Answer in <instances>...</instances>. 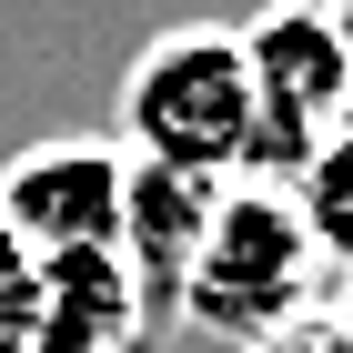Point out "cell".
Segmentation results:
<instances>
[{
  "instance_id": "6",
  "label": "cell",
  "mask_w": 353,
  "mask_h": 353,
  "mask_svg": "<svg viewBox=\"0 0 353 353\" xmlns=\"http://www.w3.org/2000/svg\"><path fill=\"white\" fill-rule=\"evenodd\" d=\"M212 192H222V182L152 172V162H132V192H121V263H132L141 293L172 313V333H182V272H192L202 222H212Z\"/></svg>"
},
{
  "instance_id": "1",
  "label": "cell",
  "mask_w": 353,
  "mask_h": 353,
  "mask_svg": "<svg viewBox=\"0 0 353 353\" xmlns=\"http://www.w3.org/2000/svg\"><path fill=\"white\" fill-rule=\"evenodd\" d=\"M111 141L152 172L192 182H243L252 172V71L232 21H172L121 61L111 91Z\"/></svg>"
},
{
  "instance_id": "8",
  "label": "cell",
  "mask_w": 353,
  "mask_h": 353,
  "mask_svg": "<svg viewBox=\"0 0 353 353\" xmlns=\"http://www.w3.org/2000/svg\"><path fill=\"white\" fill-rule=\"evenodd\" d=\"M30 323H41V263L0 222V353H30Z\"/></svg>"
},
{
  "instance_id": "10",
  "label": "cell",
  "mask_w": 353,
  "mask_h": 353,
  "mask_svg": "<svg viewBox=\"0 0 353 353\" xmlns=\"http://www.w3.org/2000/svg\"><path fill=\"white\" fill-rule=\"evenodd\" d=\"M323 10H333V30H343V51H353V0H323Z\"/></svg>"
},
{
  "instance_id": "4",
  "label": "cell",
  "mask_w": 353,
  "mask_h": 353,
  "mask_svg": "<svg viewBox=\"0 0 353 353\" xmlns=\"http://www.w3.org/2000/svg\"><path fill=\"white\" fill-rule=\"evenodd\" d=\"M121 192H132V152H121L111 132L30 141V152L0 162V222L30 243V263L111 252L121 243Z\"/></svg>"
},
{
  "instance_id": "9",
  "label": "cell",
  "mask_w": 353,
  "mask_h": 353,
  "mask_svg": "<svg viewBox=\"0 0 353 353\" xmlns=\"http://www.w3.org/2000/svg\"><path fill=\"white\" fill-rule=\"evenodd\" d=\"M243 353H353V343H343V323H333V303H323V313H303V323L263 333V343H243Z\"/></svg>"
},
{
  "instance_id": "11",
  "label": "cell",
  "mask_w": 353,
  "mask_h": 353,
  "mask_svg": "<svg viewBox=\"0 0 353 353\" xmlns=\"http://www.w3.org/2000/svg\"><path fill=\"white\" fill-rule=\"evenodd\" d=\"M333 323H343V343H353V283H343V293H333Z\"/></svg>"
},
{
  "instance_id": "3",
  "label": "cell",
  "mask_w": 353,
  "mask_h": 353,
  "mask_svg": "<svg viewBox=\"0 0 353 353\" xmlns=\"http://www.w3.org/2000/svg\"><path fill=\"white\" fill-rule=\"evenodd\" d=\"M232 30H243V71H252V172L243 182H293L323 152V132L353 111V51L323 0H263Z\"/></svg>"
},
{
  "instance_id": "5",
  "label": "cell",
  "mask_w": 353,
  "mask_h": 353,
  "mask_svg": "<svg viewBox=\"0 0 353 353\" xmlns=\"http://www.w3.org/2000/svg\"><path fill=\"white\" fill-rule=\"evenodd\" d=\"M172 313L141 293V272L111 252H61L41 263V323H30V353H162Z\"/></svg>"
},
{
  "instance_id": "2",
  "label": "cell",
  "mask_w": 353,
  "mask_h": 353,
  "mask_svg": "<svg viewBox=\"0 0 353 353\" xmlns=\"http://www.w3.org/2000/svg\"><path fill=\"white\" fill-rule=\"evenodd\" d=\"M333 303V272L303 232L293 192L283 182H222L212 192V222L192 243V272H182V323L212 333L222 353L263 343V333L303 323Z\"/></svg>"
},
{
  "instance_id": "7",
  "label": "cell",
  "mask_w": 353,
  "mask_h": 353,
  "mask_svg": "<svg viewBox=\"0 0 353 353\" xmlns=\"http://www.w3.org/2000/svg\"><path fill=\"white\" fill-rule=\"evenodd\" d=\"M293 212H303V232H313V252H323V272H333V293L353 283V111L323 132V152L293 172Z\"/></svg>"
}]
</instances>
